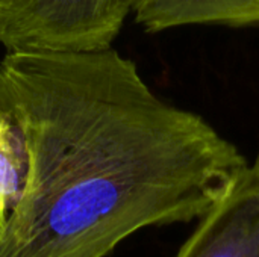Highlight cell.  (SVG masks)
I'll return each instance as SVG.
<instances>
[{
  "mask_svg": "<svg viewBox=\"0 0 259 257\" xmlns=\"http://www.w3.org/2000/svg\"><path fill=\"white\" fill-rule=\"evenodd\" d=\"M27 167V150L21 132L0 114V241L21 198Z\"/></svg>",
  "mask_w": 259,
  "mask_h": 257,
  "instance_id": "obj_5",
  "label": "cell"
},
{
  "mask_svg": "<svg viewBox=\"0 0 259 257\" xmlns=\"http://www.w3.org/2000/svg\"><path fill=\"white\" fill-rule=\"evenodd\" d=\"M132 0H17L0 11L8 52L82 53L109 48Z\"/></svg>",
  "mask_w": 259,
  "mask_h": 257,
  "instance_id": "obj_2",
  "label": "cell"
},
{
  "mask_svg": "<svg viewBox=\"0 0 259 257\" xmlns=\"http://www.w3.org/2000/svg\"><path fill=\"white\" fill-rule=\"evenodd\" d=\"M199 220L176 257H259V155Z\"/></svg>",
  "mask_w": 259,
  "mask_h": 257,
  "instance_id": "obj_3",
  "label": "cell"
},
{
  "mask_svg": "<svg viewBox=\"0 0 259 257\" xmlns=\"http://www.w3.org/2000/svg\"><path fill=\"white\" fill-rule=\"evenodd\" d=\"M0 114L21 132L29 159L0 257L108 256L144 227L202 218L247 165L112 47L8 52Z\"/></svg>",
  "mask_w": 259,
  "mask_h": 257,
  "instance_id": "obj_1",
  "label": "cell"
},
{
  "mask_svg": "<svg viewBox=\"0 0 259 257\" xmlns=\"http://www.w3.org/2000/svg\"><path fill=\"white\" fill-rule=\"evenodd\" d=\"M17 0H0V11H3V9H6V8H9L12 3H15Z\"/></svg>",
  "mask_w": 259,
  "mask_h": 257,
  "instance_id": "obj_6",
  "label": "cell"
},
{
  "mask_svg": "<svg viewBox=\"0 0 259 257\" xmlns=\"http://www.w3.org/2000/svg\"><path fill=\"white\" fill-rule=\"evenodd\" d=\"M138 24L149 33L181 26H259V0H132Z\"/></svg>",
  "mask_w": 259,
  "mask_h": 257,
  "instance_id": "obj_4",
  "label": "cell"
}]
</instances>
